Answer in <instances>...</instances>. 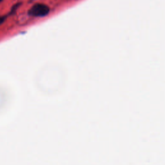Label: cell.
Segmentation results:
<instances>
[{"label":"cell","instance_id":"cell-3","mask_svg":"<svg viewBox=\"0 0 165 165\" xmlns=\"http://www.w3.org/2000/svg\"><path fill=\"white\" fill-rule=\"evenodd\" d=\"M2 0H0V3H1V2H2Z\"/></svg>","mask_w":165,"mask_h":165},{"label":"cell","instance_id":"cell-2","mask_svg":"<svg viewBox=\"0 0 165 165\" xmlns=\"http://www.w3.org/2000/svg\"><path fill=\"white\" fill-rule=\"evenodd\" d=\"M5 20V17H2V16H0V25H1L2 23H3L4 22Z\"/></svg>","mask_w":165,"mask_h":165},{"label":"cell","instance_id":"cell-1","mask_svg":"<svg viewBox=\"0 0 165 165\" xmlns=\"http://www.w3.org/2000/svg\"><path fill=\"white\" fill-rule=\"evenodd\" d=\"M50 9L48 6L44 4H36L29 11V14L36 17H43L49 13Z\"/></svg>","mask_w":165,"mask_h":165}]
</instances>
